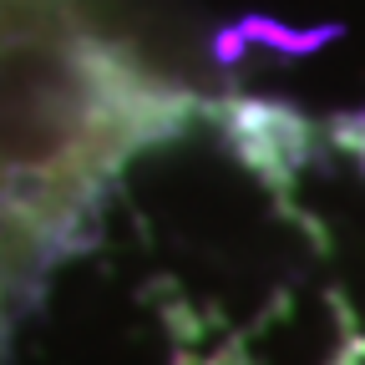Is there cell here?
I'll return each mask as SVG.
<instances>
[{"label":"cell","mask_w":365,"mask_h":365,"mask_svg":"<svg viewBox=\"0 0 365 365\" xmlns=\"http://www.w3.org/2000/svg\"><path fill=\"white\" fill-rule=\"evenodd\" d=\"M193 117L76 0H0V223L46 259L117 173Z\"/></svg>","instance_id":"cell-1"}]
</instances>
